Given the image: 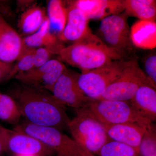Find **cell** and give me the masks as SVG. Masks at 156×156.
<instances>
[{
	"label": "cell",
	"mask_w": 156,
	"mask_h": 156,
	"mask_svg": "<svg viewBox=\"0 0 156 156\" xmlns=\"http://www.w3.org/2000/svg\"><path fill=\"white\" fill-rule=\"evenodd\" d=\"M13 95L22 116L29 122L61 131L68 129L71 120L66 107L49 91L22 85L14 91Z\"/></svg>",
	"instance_id": "obj_1"
},
{
	"label": "cell",
	"mask_w": 156,
	"mask_h": 156,
	"mask_svg": "<svg viewBox=\"0 0 156 156\" xmlns=\"http://www.w3.org/2000/svg\"><path fill=\"white\" fill-rule=\"evenodd\" d=\"M62 60L83 73L95 69L112 60L123 59L89 30L80 40L59 51Z\"/></svg>",
	"instance_id": "obj_2"
},
{
	"label": "cell",
	"mask_w": 156,
	"mask_h": 156,
	"mask_svg": "<svg viewBox=\"0 0 156 156\" xmlns=\"http://www.w3.org/2000/svg\"><path fill=\"white\" fill-rule=\"evenodd\" d=\"M68 129L73 139L90 154L98 156L104 146L112 141L101 123L86 107L75 110Z\"/></svg>",
	"instance_id": "obj_3"
},
{
	"label": "cell",
	"mask_w": 156,
	"mask_h": 156,
	"mask_svg": "<svg viewBox=\"0 0 156 156\" xmlns=\"http://www.w3.org/2000/svg\"><path fill=\"white\" fill-rule=\"evenodd\" d=\"M14 130L38 139L54 151L56 156H95L74 140L53 127L37 126L25 120L15 126Z\"/></svg>",
	"instance_id": "obj_4"
},
{
	"label": "cell",
	"mask_w": 156,
	"mask_h": 156,
	"mask_svg": "<svg viewBox=\"0 0 156 156\" xmlns=\"http://www.w3.org/2000/svg\"><path fill=\"white\" fill-rule=\"evenodd\" d=\"M85 107L103 124L135 123L145 129L154 124L140 115L131 106L129 101L92 99Z\"/></svg>",
	"instance_id": "obj_5"
},
{
	"label": "cell",
	"mask_w": 156,
	"mask_h": 156,
	"mask_svg": "<svg viewBox=\"0 0 156 156\" xmlns=\"http://www.w3.org/2000/svg\"><path fill=\"white\" fill-rule=\"evenodd\" d=\"M126 14L111 15L101 20L99 33L101 40L108 48L114 50L123 59L135 60L134 45L130 34V28Z\"/></svg>",
	"instance_id": "obj_6"
},
{
	"label": "cell",
	"mask_w": 156,
	"mask_h": 156,
	"mask_svg": "<svg viewBox=\"0 0 156 156\" xmlns=\"http://www.w3.org/2000/svg\"><path fill=\"white\" fill-rule=\"evenodd\" d=\"M133 60H112L98 68L79 74L78 84L85 95L97 100Z\"/></svg>",
	"instance_id": "obj_7"
},
{
	"label": "cell",
	"mask_w": 156,
	"mask_h": 156,
	"mask_svg": "<svg viewBox=\"0 0 156 156\" xmlns=\"http://www.w3.org/2000/svg\"><path fill=\"white\" fill-rule=\"evenodd\" d=\"M147 83L149 82L144 72L137 61L133 60L97 100L129 101L140 87Z\"/></svg>",
	"instance_id": "obj_8"
},
{
	"label": "cell",
	"mask_w": 156,
	"mask_h": 156,
	"mask_svg": "<svg viewBox=\"0 0 156 156\" xmlns=\"http://www.w3.org/2000/svg\"><path fill=\"white\" fill-rule=\"evenodd\" d=\"M66 69L62 62L52 59L41 67L18 74L15 78L24 86L51 92L55 83Z\"/></svg>",
	"instance_id": "obj_9"
},
{
	"label": "cell",
	"mask_w": 156,
	"mask_h": 156,
	"mask_svg": "<svg viewBox=\"0 0 156 156\" xmlns=\"http://www.w3.org/2000/svg\"><path fill=\"white\" fill-rule=\"evenodd\" d=\"M79 74L66 69L55 83L51 92L66 106L74 109L82 108L92 99L85 95L78 83Z\"/></svg>",
	"instance_id": "obj_10"
},
{
	"label": "cell",
	"mask_w": 156,
	"mask_h": 156,
	"mask_svg": "<svg viewBox=\"0 0 156 156\" xmlns=\"http://www.w3.org/2000/svg\"><path fill=\"white\" fill-rule=\"evenodd\" d=\"M6 151L15 155L53 156L56 154L54 151L38 139L14 129H6Z\"/></svg>",
	"instance_id": "obj_11"
},
{
	"label": "cell",
	"mask_w": 156,
	"mask_h": 156,
	"mask_svg": "<svg viewBox=\"0 0 156 156\" xmlns=\"http://www.w3.org/2000/svg\"><path fill=\"white\" fill-rule=\"evenodd\" d=\"M73 3L89 20H101L125 11L123 0H79Z\"/></svg>",
	"instance_id": "obj_12"
},
{
	"label": "cell",
	"mask_w": 156,
	"mask_h": 156,
	"mask_svg": "<svg viewBox=\"0 0 156 156\" xmlns=\"http://www.w3.org/2000/svg\"><path fill=\"white\" fill-rule=\"evenodd\" d=\"M23 49L18 34L0 17V61L11 63L17 60Z\"/></svg>",
	"instance_id": "obj_13"
},
{
	"label": "cell",
	"mask_w": 156,
	"mask_h": 156,
	"mask_svg": "<svg viewBox=\"0 0 156 156\" xmlns=\"http://www.w3.org/2000/svg\"><path fill=\"white\" fill-rule=\"evenodd\" d=\"M101 124L113 141L129 146L138 152L140 144L146 129L135 123Z\"/></svg>",
	"instance_id": "obj_14"
},
{
	"label": "cell",
	"mask_w": 156,
	"mask_h": 156,
	"mask_svg": "<svg viewBox=\"0 0 156 156\" xmlns=\"http://www.w3.org/2000/svg\"><path fill=\"white\" fill-rule=\"evenodd\" d=\"M131 106L140 115L154 122L156 120V89L149 83L140 87L129 101Z\"/></svg>",
	"instance_id": "obj_15"
},
{
	"label": "cell",
	"mask_w": 156,
	"mask_h": 156,
	"mask_svg": "<svg viewBox=\"0 0 156 156\" xmlns=\"http://www.w3.org/2000/svg\"><path fill=\"white\" fill-rule=\"evenodd\" d=\"M67 10L66 25L58 37L63 41L75 42L82 38L90 29L88 25L89 20L73 2Z\"/></svg>",
	"instance_id": "obj_16"
},
{
	"label": "cell",
	"mask_w": 156,
	"mask_h": 156,
	"mask_svg": "<svg viewBox=\"0 0 156 156\" xmlns=\"http://www.w3.org/2000/svg\"><path fill=\"white\" fill-rule=\"evenodd\" d=\"M131 41L134 46L143 49L156 47V21L139 20L130 28Z\"/></svg>",
	"instance_id": "obj_17"
},
{
	"label": "cell",
	"mask_w": 156,
	"mask_h": 156,
	"mask_svg": "<svg viewBox=\"0 0 156 156\" xmlns=\"http://www.w3.org/2000/svg\"><path fill=\"white\" fill-rule=\"evenodd\" d=\"M22 40L23 47L25 48L37 49L50 47L59 50L64 48L58 42L57 37L50 31L49 19L47 16L37 31Z\"/></svg>",
	"instance_id": "obj_18"
},
{
	"label": "cell",
	"mask_w": 156,
	"mask_h": 156,
	"mask_svg": "<svg viewBox=\"0 0 156 156\" xmlns=\"http://www.w3.org/2000/svg\"><path fill=\"white\" fill-rule=\"evenodd\" d=\"M123 3L128 16L137 17L140 20L155 21V0H123Z\"/></svg>",
	"instance_id": "obj_19"
},
{
	"label": "cell",
	"mask_w": 156,
	"mask_h": 156,
	"mask_svg": "<svg viewBox=\"0 0 156 156\" xmlns=\"http://www.w3.org/2000/svg\"><path fill=\"white\" fill-rule=\"evenodd\" d=\"M48 13L50 31L59 37L67 22V9L65 7L62 1L51 0L48 2Z\"/></svg>",
	"instance_id": "obj_20"
},
{
	"label": "cell",
	"mask_w": 156,
	"mask_h": 156,
	"mask_svg": "<svg viewBox=\"0 0 156 156\" xmlns=\"http://www.w3.org/2000/svg\"><path fill=\"white\" fill-rule=\"evenodd\" d=\"M46 17L44 9L39 6H33L23 13L18 26L23 34H33L37 31Z\"/></svg>",
	"instance_id": "obj_21"
},
{
	"label": "cell",
	"mask_w": 156,
	"mask_h": 156,
	"mask_svg": "<svg viewBox=\"0 0 156 156\" xmlns=\"http://www.w3.org/2000/svg\"><path fill=\"white\" fill-rule=\"evenodd\" d=\"M22 116L19 107L14 98L0 93V120L16 126Z\"/></svg>",
	"instance_id": "obj_22"
},
{
	"label": "cell",
	"mask_w": 156,
	"mask_h": 156,
	"mask_svg": "<svg viewBox=\"0 0 156 156\" xmlns=\"http://www.w3.org/2000/svg\"><path fill=\"white\" fill-rule=\"evenodd\" d=\"M35 49L23 47L22 53L17 59L16 64L13 66L8 79L15 77L18 74L28 71L33 69Z\"/></svg>",
	"instance_id": "obj_23"
},
{
	"label": "cell",
	"mask_w": 156,
	"mask_h": 156,
	"mask_svg": "<svg viewBox=\"0 0 156 156\" xmlns=\"http://www.w3.org/2000/svg\"><path fill=\"white\" fill-rule=\"evenodd\" d=\"M98 156H139V155L138 152L133 147L112 140L104 146Z\"/></svg>",
	"instance_id": "obj_24"
},
{
	"label": "cell",
	"mask_w": 156,
	"mask_h": 156,
	"mask_svg": "<svg viewBox=\"0 0 156 156\" xmlns=\"http://www.w3.org/2000/svg\"><path fill=\"white\" fill-rule=\"evenodd\" d=\"M138 153L139 156H156V127L154 124L146 130Z\"/></svg>",
	"instance_id": "obj_25"
},
{
	"label": "cell",
	"mask_w": 156,
	"mask_h": 156,
	"mask_svg": "<svg viewBox=\"0 0 156 156\" xmlns=\"http://www.w3.org/2000/svg\"><path fill=\"white\" fill-rule=\"evenodd\" d=\"M60 50L50 47H42L35 49L33 69L41 67L50 60L52 55L58 54Z\"/></svg>",
	"instance_id": "obj_26"
},
{
	"label": "cell",
	"mask_w": 156,
	"mask_h": 156,
	"mask_svg": "<svg viewBox=\"0 0 156 156\" xmlns=\"http://www.w3.org/2000/svg\"><path fill=\"white\" fill-rule=\"evenodd\" d=\"M146 76L152 87L156 89V55L155 53H151L146 58L144 61Z\"/></svg>",
	"instance_id": "obj_27"
},
{
	"label": "cell",
	"mask_w": 156,
	"mask_h": 156,
	"mask_svg": "<svg viewBox=\"0 0 156 156\" xmlns=\"http://www.w3.org/2000/svg\"><path fill=\"white\" fill-rule=\"evenodd\" d=\"M12 68L11 63L0 61V81L4 79L8 80Z\"/></svg>",
	"instance_id": "obj_28"
},
{
	"label": "cell",
	"mask_w": 156,
	"mask_h": 156,
	"mask_svg": "<svg viewBox=\"0 0 156 156\" xmlns=\"http://www.w3.org/2000/svg\"><path fill=\"white\" fill-rule=\"evenodd\" d=\"M6 129L0 126V156L6 151Z\"/></svg>",
	"instance_id": "obj_29"
},
{
	"label": "cell",
	"mask_w": 156,
	"mask_h": 156,
	"mask_svg": "<svg viewBox=\"0 0 156 156\" xmlns=\"http://www.w3.org/2000/svg\"><path fill=\"white\" fill-rule=\"evenodd\" d=\"M15 156H34L26 155H15Z\"/></svg>",
	"instance_id": "obj_30"
}]
</instances>
